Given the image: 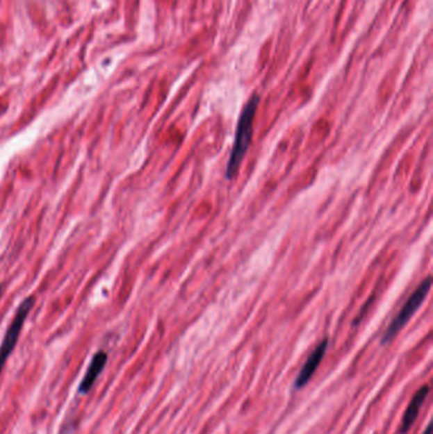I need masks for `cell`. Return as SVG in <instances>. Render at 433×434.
<instances>
[{"instance_id": "cell-3", "label": "cell", "mask_w": 433, "mask_h": 434, "mask_svg": "<svg viewBox=\"0 0 433 434\" xmlns=\"http://www.w3.org/2000/svg\"><path fill=\"white\" fill-rule=\"evenodd\" d=\"M33 305H35V297H33V296H28V297L19 305V308H18L17 312H15L13 322L10 323L9 328H8L4 340H3V343H1V346H0V372H1V369L4 367L6 362L8 361L9 356L12 354L13 349L15 348V344H17V342H18V338H19V334H21V331H22L23 325L26 323V319L28 317V314H30L31 309H32Z\"/></svg>"}, {"instance_id": "cell-7", "label": "cell", "mask_w": 433, "mask_h": 434, "mask_svg": "<svg viewBox=\"0 0 433 434\" xmlns=\"http://www.w3.org/2000/svg\"><path fill=\"white\" fill-rule=\"evenodd\" d=\"M425 434H431V426H428V427H427Z\"/></svg>"}, {"instance_id": "cell-2", "label": "cell", "mask_w": 433, "mask_h": 434, "mask_svg": "<svg viewBox=\"0 0 433 434\" xmlns=\"http://www.w3.org/2000/svg\"><path fill=\"white\" fill-rule=\"evenodd\" d=\"M430 288H431V278L427 277L426 280L419 285L417 290L413 292V294H411V297L404 303L403 309L399 311L397 317H394L393 322L390 323L385 334L382 335V342L384 344L389 343L390 340L403 329L404 325L409 322L413 314L419 309V306L426 300L427 294L430 292Z\"/></svg>"}, {"instance_id": "cell-5", "label": "cell", "mask_w": 433, "mask_h": 434, "mask_svg": "<svg viewBox=\"0 0 433 434\" xmlns=\"http://www.w3.org/2000/svg\"><path fill=\"white\" fill-rule=\"evenodd\" d=\"M430 392V386H422L411 398V403L408 405L407 410L404 412L403 419H402V424L399 428V433L405 434L409 432L413 423L417 419L418 417L419 410L422 408V405L426 400L427 395Z\"/></svg>"}, {"instance_id": "cell-6", "label": "cell", "mask_w": 433, "mask_h": 434, "mask_svg": "<svg viewBox=\"0 0 433 434\" xmlns=\"http://www.w3.org/2000/svg\"><path fill=\"white\" fill-rule=\"evenodd\" d=\"M106 363H107V353L103 352V351L97 352L95 354V357H93V360L90 362V365H89L87 374L84 376V378H83V381L81 383V386H79V392L81 394H83V395L88 394L89 390L93 387V385L96 383L98 376L101 375Z\"/></svg>"}, {"instance_id": "cell-4", "label": "cell", "mask_w": 433, "mask_h": 434, "mask_svg": "<svg viewBox=\"0 0 433 434\" xmlns=\"http://www.w3.org/2000/svg\"><path fill=\"white\" fill-rule=\"evenodd\" d=\"M327 349H328V340L324 339L323 342H320L316 349L309 356L308 360L301 368L299 375L295 380L296 389H302L310 381V378L316 374L319 365L323 361L324 354L327 352Z\"/></svg>"}, {"instance_id": "cell-1", "label": "cell", "mask_w": 433, "mask_h": 434, "mask_svg": "<svg viewBox=\"0 0 433 434\" xmlns=\"http://www.w3.org/2000/svg\"><path fill=\"white\" fill-rule=\"evenodd\" d=\"M259 101H261L259 96L253 94L247 104L244 106L240 113L236 133H235L234 147L230 153L227 172H225L227 179H233L236 176L243 159L250 149L252 135H253V124H254V117H256Z\"/></svg>"}]
</instances>
